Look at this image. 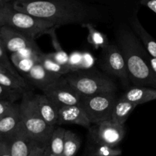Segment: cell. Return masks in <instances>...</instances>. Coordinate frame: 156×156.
Listing matches in <instances>:
<instances>
[{
	"instance_id": "cell-1",
	"label": "cell",
	"mask_w": 156,
	"mask_h": 156,
	"mask_svg": "<svg viewBox=\"0 0 156 156\" xmlns=\"http://www.w3.org/2000/svg\"><path fill=\"white\" fill-rule=\"evenodd\" d=\"M14 9L46 20L59 26L95 25L104 21V15L96 8L80 0H14Z\"/></svg>"
},
{
	"instance_id": "cell-2",
	"label": "cell",
	"mask_w": 156,
	"mask_h": 156,
	"mask_svg": "<svg viewBox=\"0 0 156 156\" xmlns=\"http://www.w3.org/2000/svg\"><path fill=\"white\" fill-rule=\"evenodd\" d=\"M117 45L127 68L128 76L134 86L156 88V76L149 62V53L130 27L121 26L117 32Z\"/></svg>"
},
{
	"instance_id": "cell-3",
	"label": "cell",
	"mask_w": 156,
	"mask_h": 156,
	"mask_svg": "<svg viewBox=\"0 0 156 156\" xmlns=\"http://www.w3.org/2000/svg\"><path fill=\"white\" fill-rule=\"evenodd\" d=\"M21 122L30 138L41 146L49 144L56 126L47 124L37 109L34 94L30 91L24 93L19 104Z\"/></svg>"
},
{
	"instance_id": "cell-4",
	"label": "cell",
	"mask_w": 156,
	"mask_h": 156,
	"mask_svg": "<svg viewBox=\"0 0 156 156\" xmlns=\"http://www.w3.org/2000/svg\"><path fill=\"white\" fill-rule=\"evenodd\" d=\"M0 23L21 32L33 40L43 34H50L58 26L46 20L18 12L9 2L0 11Z\"/></svg>"
},
{
	"instance_id": "cell-5",
	"label": "cell",
	"mask_w": 156,
	"mask_h": 156,
	"mask_svg": "<svg viewBox=\"0 0 156 156\" xmlns=\"http://www.w3.org/2000/svg\"><path fill=\"white\" fill-rule=\"evenodd\" d=\"M64 77L81 96L116 93L117 91L114 81L108 75L95 69H77Z\"/></svg>"
},
{
	"instance_id": "cell-6",
	"label": "cell",
	"mask_w": 156,
	"mask_h": 156,
	"mask_svg": "<svg viewBox=\"0 0 156 156\" xmlns=\"http://www.w3.org/2000/svg\"><path fill=\"white\" fill-rule=\"evenodd\" d=\"M118 98L116 93L82 96L79 105L91 124L95 125L111 120L113 110Z\"/></svg>"
},
{
	"instance_id": "cell-7",
	"label": "cell",
	"mask_w": 156,
	"mask_h": 156,
	"mask_svg": "<svg viewBox=\"0 0 156 156\" xmlns=\"http://www.w3.org/2000/svg\"><path fill=\"white\" fill-rule=\"evenodd\" d=\"M98 63L107 75L118 79L124 86L128 85L129 79L127 68L118 46L108 44L102 48Z\"/></svg>"
},
{
	"instance_id": "cell-8",
	"label": "cell",
	"mask_w": 156,
	"mask_h": 156,
	"mask_svg": "<svg viewBox=\"0 0 156 156\" xmlns=\"http://www.w3.org/2000/svg\"><path fill=\"white\" fill-rule=\"evenodd\" d=\"M42 92L58 108L62 106L79 105L82 98V96L71 86L64 76L46 87Z\"/></svg>"
},
{
	"instance_id": "cell-9",
	"label": "cell",
	"mask_w": 156,
	"mask_h": 156,
	"mask_svg": "<svg viewBox=\"0 0 156 156\" xmlns=\"http://www.w3.org/2000/svg\"><path fill=\"white\" fill-rule=\"evenodd\" d=\"M88 129V137L111 147H117L126 135L124 125L117 124L111 120L91 125Z\"/></svg>"
},
{
	"instance_id": "cell-10",
	"label": "cell",
	"mask_w": 156,
	"mask_h": 156,
	"mask_svg": "<svg viewBox=\"0 0 156 156\" xmlns=\"http://www.w3.org/2000/svg\"><path fill=\"white\" fill-rule=\"evenodd\" d=\"M0 41L5 50L11 55L27 49L40 50L35 40L9 26L4 25L0 29Z\"/></svg>"
},
{
	"instance_id": "cell-11",
	"label": "cell",
	"mask_w": 156,
	"mask_h": 156,
	"mask_svg": "<svg viewBox=\"0 0 156 156\" xmlns=\"http://www.w3.org/2000/svg\"><path fill=\"white\" fill-rule=\"evenodd\" d=\"M0 140L7 143L12 156H29L37 144L28 135L22 122L13 133Z\"/></svg>"
},
{
	"instance_id": "cell-12",
	"label": "cell",
	"mask_w": 156,
	"mask_h": 156,
	"mask_svg": "<svg viewBox=\"0 0 156 156\" xmlns=\"http://www.w3.org/2000/svg\"><path fill=\"white\" fill-rule=\"evenodd\" d=\"M64 124H76L88 129L91 126L86 114L79 105L62 106L58 109L56 126Z\"/></svg>"
},
{
	"instance_id": "cell-13",
	"label": "cell",
	"mask_w": 156,
	"mask_h": 156,
	"mask_svg": "<svg viewBox=\"0 0 156 156\" xmlns=\"http://www.w3.org/2000/svg\"><path fill=\"white\" fill-rule=\"evenodd\" d=\"M60 77L62 76L47 71L38 62L34 65L29 73L24 75V78L26 79L41 91Z\"/></svg>"
},
{
	"instance_id": "cell-14",
	"label": "cell",
	"mask_w": 156,
	"mask_h": 156,
	"mask_svg": "<svg viewBox=\"0 0 156 156\" xmlns=\"http://www.w3.org/2000/svg\"><path fill=\"white\" fill-rule=\"evenodd\" d=\"M37 109L46 123L51 126H56L58 120V107L44 94H34Z\"/></svg>"
},
{
	"instance_id": "cell-15",
	"label": "cell",
	"mask_w": 156,
	"mask_h": 156,
	"mask_svg": "<svg viewBox=\"0 0 156 156\" xmlns=\"http://www.w3.org/2000/svg\"><path fill=\"white\" fill-rule=\"evenodd\" d=\"M121 98L136 105L156 100V88L150 87L133 86L126 90Z\"/></svg>"
},
{
	"instance_id": "cell-16",
	"label": "cell",
	"mask_w": 156,
	"mask_h": 156,
	"mask_svg": "<svg viewBox=\"0 0 156 156\" xmlns=\"http://www.w3.org/2000/svg\"><path fill=\"white\" fill-rule=\"evenodd\" d=\"M129 27L147 50L149 54L156 58V41L143 27L137 16L133 17L129 21Z\"/></svg>"
},
{
	"instance_id": "cell-17",
	"label": "cell",
	"mask_w": 156,
	"mask_h": 156,
	"mask_svg": "<svg viewBox=\"0 0 156 156\" xmlns=\"http://www.w3.org/2000/svg\"><path fill=\"white\" fill-rule=\"evenodd\" d=\"M137 105L121 97H119L114 110L111 121L117 124L124 125L131 113L135 110Z\"/></svg>"
},
{
	"instance_id": "cell-18",
	"label": "cell",
	"mask_w": 156,
	"mask_h": 156,
	"mask_svg": "<svg viewBox=\"0 0 156 156\" xmlns=\"http://www.w3.org/2000/svg\"><path fill=\"white\" fill-rule=\"evenodd\" d=\"M86 155L88 156H120L122 150L118 147H111L87 136Z\"/></svg>"
},
{
	"instance_id": "cell-19",
	"label": "cell",
	"mask_w": 156,
	"mask_h": 156,
	"mask_svg": "<svg viewBox=\"0 0 156 156\" xmlns=\"http://www.w3.org/2000/svg\"><path fill=\"white\" fill-rule=\"evenodd\" d=\"M21 122L19 106L10 114L0 118V140L6 138L13 133Z\"/></svg>"
},
{
	"instance_id": "cell-20",
	"label": "cell",
	"mask_w": 156,
	"mask_h": 156,
	"mask_svg": "<svg viewBox=\"0 0 156 156\" xmlns=\"http://www.w3.org/2000/svg\"><path fill=\"white\" fill-rule=\"evenodd\" d=\"M37 62L41 63L47 71L61 76H64L71 72L76 71L70 64L63 66L58 63L51 57L50 53H41L37 57Z\"/></svg>"
},
{
	"instance_id": "cell-21",
	"label": "cell",
	"mask_w": 156,
	"mask_h": 156,
	"mask_svg": "<svg viewBox=\"0 0 156 156\" xmlns=\"http://www.w3.org/2000/svg\"><path fill=\"white\" fill-rule=\"evenodd\" d=\"M66 131V129L60 127L59 126H56L53 130L51 139L49 143V146H50V152L55 156H62V155Z\"/></svg>"
},
{
	"instance_id": "cell-22",
	"label": "cell",
	"mask_w": 156,
	"mask_h": 156,
	"mask_svg": "<svg viewBox=\"0 0 156 156\" xmlns=\"http://www.w3.org/2000/svg\"><path fill=\"white\" fill-rule=\"evenodd\" d=\"M81 146V140L76 133L66 130L64 137L63 152L62 156H76Z\"/></svg>"
},
{
	"instance_id": "cell-23",
	"label": "cell",
	"mask_w": 156,
	"mask_h": 156,
	"mask_svg": "<svg viewBox=\"0 0 156 156\" xmlns=\"http://www.w3.org/2000/svg\"><path fill=\"white\" fill-rule=\"evenodd\" d=\"M83 27L87 28L88 31V41L94 48H104L109 44L107 36L94 27V25L91 24H85Z\"/></svg>"
},
{
	"instance_id": "cell-24",
	"label": "cell",
	"mask_w": 156,
	"mask_h": 156,
	"mask_svg": "<svg viewBox=\"0 0 156 156\" xmlns=\"http://www.w3.org/2000/svg\"><path fill=\"white\" fill-rule=\"evenodd\" d=\"M0 85L22 92L28 91L27 90V84L25 80H21L9 73H0Z\"/></svg>"
},
{
	"instance_id": "cell-25",
	"label": "cell",
	"mask_w": 156,
	"mask_h": 156,
	"mask_svg": "<svg viewBox=\"0 0 156 156\" xmlns=\"http://www.w3.org/2000/svg\"><path fill=\"white\" fill-rule=\"evenodd\" d=\"M11 61L18 73L20 74L22 73L24 76L27 73H29L34 65L37 62V59H34V58L20 57L17 54L14 53L11 55Z\"/></svg>"
},
{
	"instance_id": "cell-26",
	"label": "cell",
	"mask_w": 156,
	"mask_h": 156,
	"mask_svg": "<svg viewBox=\"0 0 156 156\" xmlns=\"http://www.w3.org/2000/svg\"><path fill=\"white\" fill-rule=\"evenodd\" d=\"M0 65L5 69L8 72H9L11 75H12L15 77L21 79V80H25L24 78L20 74L16 69L14 65L12 64V61L9 59V56L7 55V51L5 50L4 47L2 44L1 41H0ZM26 81V80H25Z\"/></svg>"
},
{
	"instance_id": "cell-27",
	"label": "cell",
	"mask_w": 156,
	"mask_h": 156,
	"mask_svg": "<svg viewBox=\"0 0 156 156\" xmlns=\"http://www.w3.org/2000/svg\"><path fill=\"white\" fill-rule=\"evenodd\" d=\"M24 93L22 91L12 89L0 85V100L8 101L15 103L18 100L22 98Z\"/></svg>"
},
{
	"instance_id": "cell-28",
	"label": "cell",
	"mask_w": 156,
	"mask_h": 156,
	"mask_svg": "<svg viewBox=\"0 0 156 156\" xmlns=\"http://www.w3.org/2000/svg\"><path fill=\"white\" fill-rule=\"evenodd\" d=\"M18 106H19V104L8 101L0 100V118L10 114Z\"/></svg>"
},
{
	"instance_id": "cell-29",
	"label": "cell",
	"mask_w": 156,
	"mask_h": 156,
	"mask_svg": "<svg viewBox=\"0 0 156 156\" xmlns=\"http://www.w3.org/2000/svg\"><path fill=\"white\" fill-rule=\"evenodd\" d=\"M47 146H47H41V145L36 144L29 156H44Z\"/></svg>"
},
{
	"instance_id": "cell-30",
	"label": "cell",
	"mask_w": 156,
	"mask_h": 156,
	"mask_svg": "<svg viewBox=\"0 0 156 156\" xmlns=\"http://www.w3.org/2000/svg\"><path fill=\"white\" fill-rule=\"evenodd\" d=\"M0 156H12L9 146L3 140H0Z\"/></svg>"
},
{
	"instance_id": "cell-31",
	"label": "cell",
	"mask_w": 156,
	"mask_h": 156,
	"mask_svg": "<svg viewBox=\"0 0 156 156\" xmlns=\"http://www.w3.org/2000/svg\"><path fill=\"white\" fill-rule=\"evenodd\" d=\"M140 2L156 14V0H140Z\"/></svg>"
},
{
	"instance_id": "cell-32",
	"label": "cell",
	"mask_w": 156,
	"mask_h": 156,
	"mask_svg": "<svg viewBox=\"0 0 156 156\" xmlns=\"http://www.w3.org/2000/svg\"><path fill=\"white\" fill-rule=\"evenodd\" d=\"M149 64H150L151 68H152V71H153L154 74H155L156 76V58L152 57V56H151L150 55H149Z\"/></svg>"
},
{
	"instance_id": "cell-33",
	"label": "cell",
	"mask_w": 156,
	"mask_h": 156,
	"mask_svg": "<svg viewBox=\"0 0 156 156\" xmlns=\"http://www.w3.org/2000/svg\"><path fill=\"white\" fill-rule=\"evenodd\" d=\"M44 156H55L54 155L50 152V146H49V144L47 145V148H46V150H45V153H44Z\"/></svg>"
},
{
	"instance_id": "cell-34",
	"label": "cell",
	"mask_w": 156,
	"mask_h": 156,
	"mask_svg": "<svg viewBox=\"0 0 156 156\" xmlns=\"http://www.w3.org/2000/svg\"><path fill=\"white\" fill-rule=\"evenodd\" d=\"M7 3H9V2H7L6 0H0V11L6 5Z\"/></svg>"
},
{
	"instance_id": "cell-35",
	"label": "cell",
	"mask_w": 156,
	"mask_h": 156,
	"mask_svg": "<svg viewBox=\"0 0 156 156\" xmlns=\"http://www.w3.org/2000/svg\"><path fill=\"white\" fill-rule=\"evenodd\" d=\"M0 73H9V74H10V73H9V72H8L7 70L3 68V67L1 65H0Z\"/></svg>"
},
{
	"instance_id": "cell-36",
	"label": "cell",
	"mask_w": 156,
	"mask_h": 156,
	"mask_svg": "<svg viewBox=\"0 0 156 156\" xmlns=\"http://www.w3.org/2000/svg\"><path fill=\"white\" fill-rule=\"evenodd\" d=\"M2 27V24L1 23H0V29H1V27Z\"/></svg>"
},
{
	"instance_id": "cell-37",
	"label": "cell",
	"mask_w": 156,
	"mask_h": 156,
	"mask_svg": "<svg viewBox=\"0 0 156 156\" xmlns=\"http://www.w3.org/2000/svg\"><path fill=\"white\" fill-rule=\"evenodd\" d=\"M6 1L9 2H11V1H12V0H6Z\"/></svg>"
},
{
	"instance_id": "cell-38",
	"label": "cell",
	"mask_w": 156,
	"mask_h": 156,
	"mask_svg": "<svg viewBox=\"0 0 156 156\" xmlns=\"http://www.w3.org/2000/svg\"><path fill=\"white\" fill-rule=\"evenodd\" d=\"M86 156H88V155H86Z\"/></svg>"
}]
</instances>
